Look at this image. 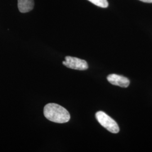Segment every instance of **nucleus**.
I'll return each instance as SVG.
<instances>
[{
	"instance_id": "nucleus-4",
	"label": "nucleus",
	"mask_w": 152,
	"mask_h": 152,
	"mask_svg": "<svg viewBox=\"0 0 152 152\" xmlns=\"http://www.w3.org/2000/svg\"><path fill=\"white\" fill-rule=\"evenodd\" d=\"M107 80L111 84L121 87H127L130 85V80L127 78L115 74L109 75Z\"/></svg>"
},
{
	"instance_id": "nucleus-7",
	"label": "nucleus",
	"mask_w": 152,
	"mask_h": 152,
	"mask_svg": "<svg viewBox=\"0 0 152 152\" xmlns=\"http://www.w3.org/2000/svg\"><path fill=\"white\" fill-rule=\"evenodd\" d=\"M139 1H141L144 2H147V3H152V0H139Z\"/></svg>"
},
{
	"instance_id": "nucleus-1",
	"label": "nucleus",
	"mask_w": 152,
	"mask_h": 152,
	"mask_svg": "<svg viewBox=\"0 0 152 152\" xmlns=\"http://www.w3.org/2000/svg\"><path fill=\"white\" fill-rule=\"evenodd\" d=\"M45 117L49 121L58 124H64L68 122L71 115L68 111L57 104L49 103L44 107Z\"/></svg>"
},
{
	"instance_id": "nucleus-3",
	"label": "nucleus",
	"mask_w": 152,
	"mask_h": 152,
	"mask_svg": "<svg viewBox=\"0 0 152 152\" xmlns=\"http://www.w3.org/2000/svg\"><path fill=\"white\" fill-rule=\"evenodd\" d=\"M63 64L69 68L79 71H85L88 68V64L85 60L70 56L65 57V60L63 61Z\"/></svg>"
},
{
	"instance_id": "nucleus-2",
	"label": "nucleus",
	"mask_w": 152,
	"mask_h": 152,
	"mask_svg": "<svg viewBox=\"0 0 152 152\" xmlns=\"http://www.w3.org/2000/svg\"><path fill=\"white\" fill-rule=\"evenodd\" d=\"M95 115L99 123L109 132L113 134L119 132L120 128L117 123L105 113L99 111Z\"/></svg>"
},
{
	"instance_id": "nucleus-5",
	"label": "nucleus",
	"mask_w": 152,
	"mask_h": 152,
	"mask_svg": "<svg viewBox=\"0 0 152 152\" xmlns=\"http://www.w3.org/2000/svg\"><path fill=\"white\" fill-rule=\"evenodd\" d=\"M34 6V0H18V7L22 13H26L32 10Z\"/></svg>"
},
{
	"instance_id": "nucleus-6",
	"label": "nucleus",
	"mask_w": 152,
	"mask_h": 152,
	"mask_svg": "<svg viewBox=\"0 0 152 152\" xmlns=\"http://www.w3.org/2000/svg\"><path fill=\"white\" fill-rule=\"evenodd\" d=\"M94 5L98 6L99 7L107 8L108 6V2L107 0H88Z\"/></svg>"
}]
</instances>
